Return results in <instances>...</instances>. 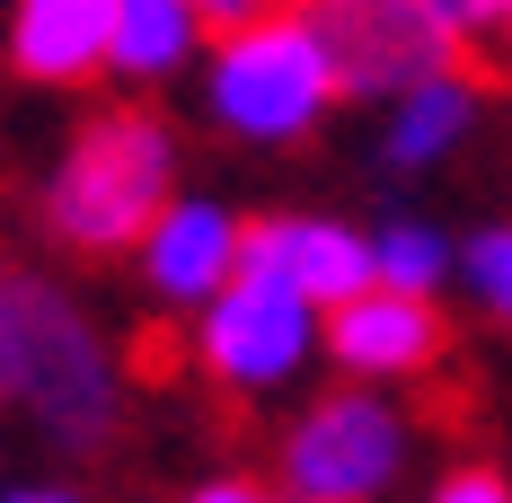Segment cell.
Masks as SVG:
<instances>
[{"mask_svg":"<svg viewBox=\"0 0 512 503\" xmlns=\"http://www.w3.org/2000/svg\"><path fill=\"white\" fill-rule=\"evenodd\" d=\"M0 389L27 406L36 424H45L53 442H98L106 424H115V362L106 345L89 336V318L45 292V283H27V274H0Z\"/></svg>","mask_w":512,"mask_h":503,"instance_id":"cell-1","label":"cell"},{"mask_svg":"<svg viewBox=\"0 0 512 503\" xmlns=\"http://www.w3.org/2000/svg\"><path fill=\"white\" fill-rule=\"evenodd\" d=\"M168 186H177L168 124L142 115V106H115L62 159V177H53V230L89 256H115L133 239H151V221L168 212Z\"/></svg>","mask_w":512,"mask_h":503,"instance_id":"cell-2","label":"cell"},{"mask_svg":"<svg viewBox=\"0 0 512 503\" xmlns=\"http://www.w3.org/2000/svg\"><path fill=\"white\" fill-rule=\"evenodd\" d=\"M336 89H345V71L309 9H265L248 27H230L212 53V115L239 142H301Z\"/></svg>","mask_w":512,"mask_h":503,"instance_id":"cell-3","label":"cell"},{"mask_svg":"<svg viewBox=\"0 0 512 503\" xmlns=\"http://www.w3.org/2000/svg\"><path fill=\"white\" fill-rule=\"evenodd\" d=\"M407 468V415L371 389L318 398L283 442V495L292 503H371Z\"/></svg>","mask_w":512,"mask_h":503,"instance_id":"cell-4","label":"cell"},{"mask_svg":"<svg viewBox=\"0 0 512 503\" xmlns=\"http://www.w3.org/2000/svg\"><path fill=\"white\" fill-rule=\"evenodd\" d=\"M309 353H318V301L274 274H230L204 301V371L239 398L283 389Z\"/></svg>","mask_w":512,"mask_h":503,"instance_id":"cell-5","label":"cell"},{"mask_svg":"<svg viewBox=\"0 0 512 503\" xmlns=\"http://www.w3.org/2000/svg\"><path fill=\"white\" fill-rule=\"evenodd\" d=\"M309 18L354 98H398L415 80L451 71V53H460L442 0H309Z\"/></svg>","mask_w":512,"mask_h":503,"instance_id":"cell-6","label":"cell"},{"mask_svg":"<svg viewBox=\"0 0 512 503\" xmlns=\"http://www.w3.org/2000/svg\"><path fill=\"white\" fill-rule=\"evenodd\" d=\"M327 353L354 380H415L442 362V309L398 283H362L354 301L327 309Z\"/></svg>","mask_w":512,"mask_h":503,"instance_id":"cell-7","label":"cell"},{"mask_svg":"<svg viewBox=\"0 0 512 503\" xmlns=\"http://www.w3.org/2000/svg\"><path fill=\"white\" fill-rule=\"evenodd\" d=\"M239 274H274V283L309 292L318 309H336V301H354L362 283H380V256L345 221H256L248 248H239Z\"/></svg>","mask_w":512,"mask_h":503,"instance_id":"cell-8","label":"cell"},{"mask_svg":"<svg viewBox=\"0 0 512 503\" xmlns=\"http://www.w3.org/2000/svg\"><path fill=\"white\" fill-rule=\"evenodd\" d=\"M239 248H248V230L221 203H168L151 221V239H142V265H151L159 301H212L239 274Z\"/></svg>","mask_w":512,"mask_h":503,"instance_id":"cell-9","label":"cell"},{"mask_svg":"<svg viewBox=\"0 0 512 503\" xmlns=\"http://www.w3.org/2000/svg\"><path fill=\"white\" fill-rule=\"evenodd\" d=\"M9 53L27 80L45 89H71L115 62V0H18L9 18Z\"/></svg>","mask_w":512,"mask_h":503,"instance_id":"cell-10","label":"cell"},{"mask_svg":"<svg viewBox=\"0 0 512 503\" xmlns=\"http://www.w3.org/2000/svg\"><path fill=\"white\" fill-rule=\"evenodd\" d=\"M195 36H204V9L195 0H115V80H168L195 62Z\"/></svg>","mask_w":512,"mask_h":503,"instance_id":"cell-11","label":"cell"},{"mask_svg":"<svg viewBox=\"0 0 512 503\" xmlns=\"http://www.w3.org/2000/svg\"><path fill=\"white\" fill-rule=\"evenodd\" d=\"M468 124H477V89L460 71H433V80L398 89V106H389V159L398 168H433L442 151H460Z\"/></svg>","mask_w":512,"mask_h":503,"instance_id":"cell-12","label":"cell"},{"mask_svg":"<svg viewBox=\"0 0 512 503\" xmlns=\"http://www.w3.org/2000/svg\"><path fill=\"white\" fill-rule=\"evenodd\" d=\"M371 256H380V283H398V292H433V283L451 274V248H442L433 221H389V230L371 239Z\"/></svg>","mask_w":512,"mask_h":503,"instance_id":"cell-13","label":"cell"},{"mask_svg":"<svg viewBox=\"0 0 512 503\" xmlns=\"http://www.w3.org/2000/svg\"><path fill=\"white\" fill-rule=\"evenodd\" d=\"M460 274H468V292L495 309V318H512V221H495V230H477L460 248Z\"/></svg>","mask_w":512,"mask_h":503,"instance_id":"cell-14","label":"cell"},{"mask_svg":"<svg viewBox=\"0 0 512 503\" xmlns=\"http://www.w3.org/2000/svg\"><path fill=\"white\" fill-rule=\"evenodd\" d=\"M433 503H512V477L504 468H451L433 486Z\"/></svg>","mask_w":512,"mask_h":503,"instance_id":"cell-15","label":"cell"},{"mask_svg":"<svg viewBox=\"0 0 512 503\" xmlns=\"http://www.w3.org/2000/svg\"><path fill=\"white\" fill-rule=\"evenodd\" d=\"M442 18H451V36H495V27H504L512 18V0H442Z\"/></svg>","mask_w":512,"mask_h":503,"instance_id":"cell-16","label":"cell"},{"mask_svg":"<svg viewBox=\"0 0 512 503\" xmlns=\"http://www.w3.org/2000/svg\"><path fill=\"white\" fill-rule=\"evenodd\" d=\"M195 9H204V27H212V36H230V27H248V18L283 9V0H195Z\"/></svg>","mask_w":512,"mask_h":503,"instance_id":"cell-17","label":"cell"},{"mask_svg":"<svg viewBox=\"0 0 512 503\" xmlns=\"http://www.w3.org/2000/svg\"><path fill=\"white\" fill-rule=\"evenodd\" d=\"M186 503H274L265 486H239V477H221V486H195Z\"/></svg>","mask_w":512,"mask_h":503,"instance_id":"cell-18","label":"cell"},{"mask_svg":"<svg viewBox=\"0 0 512 503\" xmlns=\"http://www.w3.org/2000/svg\"><path fill=\"white\" fill-rule=\"evenodd\" d=\"M9 503H71L62 486H27V495H9Z\"/></svg>","mask_w":512,"mask_h":503,"instance_id":"cell-19","label":"cell"}]
</instances>
